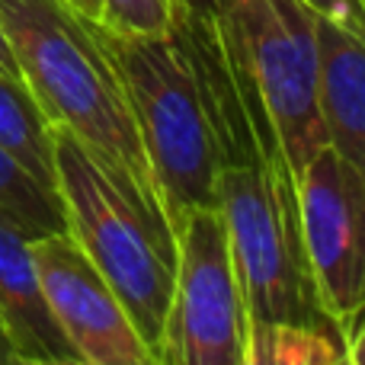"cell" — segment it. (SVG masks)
<instances>
[{"instance_id": "obj_19", "label": "cell", "mask_w": 365, "mask_h": 365, "mask_svg": "<svg viewBox=\"0 0 365 365\" xmlns=\"http://www.w3.org/2000/svg\"><path fill=\"white\" fill-rule=\"evenodd\" d=\"M177 4L186 6V10H192V13H215L221 0H177Z\"/></svg>"}, {"instance_id": "obj_6", "label": "cell", "mask_w": 365, "mask_h": 365, "mask_svg": "<svg viewBox=\"0 0 365 365\" xmlns=\"http://www.w3.org/2000/svg\"><path fill=\"white\" fill-rule=\"evenodd\" d=\"M177 272L158 343L160 365H237L247 308L218 208H195L177 225Z\"/></svg>"}, {"instance_id": "obj_8", "label": "cell", "mask_w": 365, "mask_h": 365, "mask_svg": "<svg viewBox=\"0 0 365 365\" xmlns=\"http://www.w3.org/2000/svg\"><path fill=\"white\" fill-rule=\"evenodd\" d=\"M32 263L71 356L90 365H160L125 304L68 231L32 240Z\"/></svg>"}, {"instance_id": "obj_20", "label": "cell", "mask_w": 365, "mask_h": 365, "mask_svg": "<svg viewBox=\"0 0 365 365\" xmlns=\"http://www.w3.org/2000/svg\"><path fill=\"white\" fill-rule=\"evenodd\" d=\"M68 4H74L81 13H87L90 19H96V0H68Z\"/></svg>"}, {"instance_id": "obj_3", "label": "cell", "mask_w": 365, "mask_h": 365, "mask_svg": "<svg viewBox=\"0 0 365 365\" xmlns=\"http://www.w3.org/2000/svg\"><path fill=\"white\" fill-rule=\"evenodd\" d=\"M0 26L45 119L74 135L158 225L170 227L100 23L68 0H0Z\"/></svg>"}, {"instance_id": "obj_5", "label": "cell", "mask_w": 365, "mask_h": 365, "mask_svg": "<svg viewBox=\"0 0 365 365\" xmlns=\"http://www.w3.org/2000/svg\"><path fill=\"white\" fill-rule=\"evenodd\" d=\"M212 16L298 177L327 148L317 109L314 13L302 0H221Z\"/></svg>"}, {"instance_id": "obj_13", "label": "cell", "mask_w": 365, "mask_h": 365, "mask_svg": "<svg viewBox=\"0 0 365 365\" xmlns=\"http://www.w3.org/2000/svg\"><path fill=\"white\" fill-rule=\"evenodd\" d=\"M0 221L16 227L29 240L68 231L61 195L29 177L4 148H0Z\"/></svg>"}, {"instance_id": "obj_12", "label": "cell", "mask_w": 365, "mask_h": 365, "mask_svg": "<svg viewBox=\"0 0 365 365\" xmlns=\"http://www.w3.org/2000/svg\"><path fill=\"white\" fill-rule=\"evenodd\" d=\"M237 365H340V336L324 321H247Z\"/></svg>"}, {"instance_id": "obj_2", "label": "cell", "mask_w": 365, "mask_h": 365, "mask_svg": "<svg viewBox=\"0 0 365 365\" xmlns=\"http://www.w3.org/2000/svg\"><path fill=\"white\" fill-rule=\"evenodd\" d=\"M103 38L119 68L167 225L177 231L195 208H218V23L212 13L177 4L173 29L164 36L103 29Z\"/></svg>"}, {"instance_id": "obj_11", "label": "cell", "mask_w": 365, "mask_h": 365, "mask_svg": "<svg viewBox=\"0 0 365 365\" xmlns=\"http://www.w3.org/2000/svg\"><path fill=\"white\" fill-rule=\"evenodd\" d=\"M0 148L29 177H36L51 192H58L55 125L45 119L29 87L10 74H0Z\"/></svg>"}, {"instance_id": "obj_17", "label": "cell", "mask_w": 365, "mask_h": 365, "mask_svg": "<svg viewBox=\"0 0 365 365\" xmlns=\"http://www.w3.org/2000/svg\"><path fill=\"white\" fill-rule=\"evenodd\" d=\"M4 365H90V362L77 359V356H45L42 359V356H23V353H13L10 349Z\"/></svg>"}, {"instance_id": "obj_18", "label": "cell", "mask_w": 365, "mask_h": 365, "mask_svg": "<svg viewBox=\"0 0 365 365\" xmlns=\"http://www.w3.org/2000/svg\"><path fill=\"white\" fill-rule=\"evenodd\" d=\"M0 74H10V77H19V68H16V58L10 51V42H6V32L0 26ZM23 81V77H19Z\"/></svg>"}, {"instance_id": "obj_4", "label": "cell", "mask_w": 365, "mask_h": 365, "mask_svg": "<svg viewBox=\"0 0 365 365\" xmlns=\"http://www.w3.org/2000/svg\"><path fill=\"white\" fill-rule=\"evenodd\" d=\"M55 173L68 234L158 353L177 272L173 231L158 225L64 128H55Z\"/></svg>"}, {"instance_id": "obj_1", "label": "cell", "mask_w": 365, "mask_h": 365, "mask_svg": "<svg viewBox=\"0 0 365 365\" xmlns=\"http://www.w3.org/2000/svg\"><path fill=\"white\" fill-rule=\"evenodd\" d=\"M218 132V212L247 321H324L302 244L298 180L259 100L234 68L225 38Z\"/></svg>"}, {"instance_id": "obj_15", "label": "cell", "mask_w": 365, "mask_h": 365, "mask_svg": "<svg viewBox=\"0 0 365 365\" xmlns=\"http://www.w3.org/2000/svg\"><path fill=\"white\" fill-rule=\"evenodd\" d=\"M302 4L308 6L311 13H317V16H327V19H334V23L365 36V4L362 0H302Z\"/></svg>"}, {"instance_id": "obj_14", "label": "cell", "mask_w": 365, "mask_h": 365, "mask_svg": "<svg viewBox=\"0 0 365 365\" xmlns=\"http://www.w3.org/2000/svg\"><path fill=\"white\" fill-rule=\"evenodd\" d=\"M173 19L177 0H96V23L119 36H164Z\"/></svg>"}, {"instance_id": "obj_10", "label": "cell", "mask_w": 365, "mask_h": 365, "mask_svg": "<svg viewBox=\"0 0 365 365\" xmlns=\"http://www.w3.org/2000/svg\"><path fill=\"white\" fill-rule=\"evenodd\" d=\"M0 336L23 356H71L42 295L32 240L0 221Z\"/></svg>"}, {"instance_id": "obj_9", "label": "cell", "mask_w": 365, "mask_h": 365, "mask_svg": "<svg viewBox=\"0 0 365 365\" xmlns=\"http://www.w3.org/2000/svg\"><path fill=\"white\" fill-rule=\"evenodd\" d=\"M314 45L327 145L365 170V36L314 13Z\"/></svg>"}, {"instance_id": "obj_21", "label": "cell", "mask_w": 365, "mask_h": 365, "mask_svg": "<svg viewBox=\"0 0 365 365\" xmlns=\"http://www.w3.org/2000/svg\"><path fill=\"white\" fill-rule=\"evenodd\" d=\"M6 356H10V346H6V340H4V336H0V365L6 362Z\"/></svg>"}, {"instance_id": "obj_7", "label": "cell", "mask_w": 365, "mask_h": 365, "mask_svg": "<svg viewBox=\"0 0 365 365\" xmlns=\"http://www.w3.org/2000/svg\"><path fill=\"white\" fill-rule=\"evenodd\" d=\"M295 180L317 308L330 327L343 330L362 321L365 302V170L327 145Z\"/></svg>"}, {"instance_id": "obj_16", "label": "cell", "mask_w": 365, "mask_h": 365, "mask_svg": "<svg viewBox=\"0 0 365 365\" xmlns=\"http://www.w3.org/2000/svg\"><path fill=\"white\" fill-rule=\"evenodd\" d=\"M340 336V365H362V321L336 330Z\"/></svg>"}]
</instances>
